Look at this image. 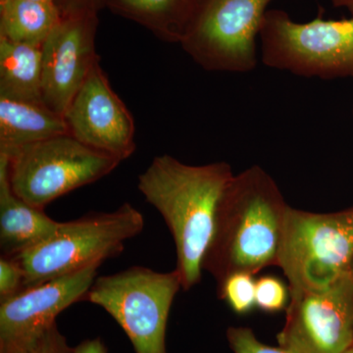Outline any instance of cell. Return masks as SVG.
I'll return each instance as SVG.
<instances>
[{
  "label": "cell",
  "instance_id": "obj_15",
  "mask_svg": "<svg viewBox=\"0 0 353 353\" xmlns=\"http://www.w3.org/2000/svg\"><path fill=\"white\" fill-rule=\"evenodd\" d=\"M116 13L136 21L168 43H181L199 0H108Z\"/></svg>",
  "mask_w": 353,
  "mask_h": 353
},
{
  "label": "cell",
  "instance_id": "obj_5",
  "mask_svg": "<svg viewBox=\"0 0 353 353\" xmlns=\"http://www.w3.org/2000/svg\"><path fill=\"white\" fill-rule=\"evenodd\" d=\"M262 63L304 78L353 79V18L299 23L268 10L260 31Z\"/></svg>",
  "mask_w": 353,
  "mask_h": 353
},
{
  "label": "cell",
  "instance_id": "obj_1",
  "mask_svg": "<svg viewBox=\"0 0 353 353\" xmlns=\"http://www.w3.org/2000/svg\"><path fill=\"white\" fill-rule=\"evenodd\" d=\"M234 176L231 165L183 163L159 155L139 176L138 189L170 230L182 290L199 284L221 201Z\"/></svg>",
  "mask_w": 353,
  "mask_h": 353
},
{
  "label": "cell",
  "instance_id": "obj_28",
  "mask_svg": "<svg viewBox=\"0 0 353 353\" xmlns=\"http://www.w3.org/2000/svg\"><path fill=\"white\" fill-rule=\"evenodd\" d=\"M352 277H353V265H352Z\"/></svg>",
  "mask_w": 353,
  "mask_h": 353
},
{
  "label": "cell",
  "instance_id": "obj_7",
  "mask_svg": "<svg viewBox=\"0 0 353 353\" xmlns=\"http://www.w3.org/2000/svg\"><path fill=\"white\" fill-rule=\"evenodd\" d=\"M4 155L14 194L43 210L55 199L109 175L121 163L69 134L41 139Z\"/></svg>",
  "mask_w": 353,
  "mask_h": 353
},
{
  "label": "cell",
  "instance_id": "obj_20",
  "mask_svg": "<svg viewBox=\"0 0 353 353\" xmlns=\"http://www.w3.org/2000/svg\"><path fill=\"white\" fill-rule=\"evenodd\" d=\"M227 340L234 353H294L283 347H274L264 345L255 336L250 328L230 327Z\"/></svg>",
  "mask_w": 353,
  "mask_h": 353
},
{
  "label": "cell",
  "instance_id": "obj_2",
  "mask_svg": "<svg viewBox=\"0 0 353 353\" xmlns=\"http://www.w3.org/2000/svg\"><path fill=\"white\" fill-rule=\"evenodd\" d=\"M289 204L270 174L253 165L225 190L203 271L217 285L236 273L278 266Z\"/></svg>",
  "mask_w": 353,
  "mask_h": 353
},
{
  "label": "cell",
  "instance_id": "obj_21",
  "mask_svg": "<svg viewBox=\"0 0 353 353\" xmlns=\"http://www.w3.org/2000/svg\"><path fill=\"white\" fill-rule=\"evenodd\" d=\"M25 272L14 256L0 259V301L13 296L24 289Z\"/></svg>",
  "mask_w": 353,
  "mask_h": 353
},
{
  "label": "cell",
  "instance_id": "obj_13",
  "mask_svg": "<svg viewBox=\"0 0 353 353\" xmlns=\"http://www.w3.org/2000/svg\"><path fill=\"white\" fill-rule=\"evenodd\" d=\"M62 222L48 217L14 194L8 176V158L0 154V246L2 255L15 256L53 236Z\"/></svg>",
  "mask_w": 353,
  "mask_h": 353
},
{
  "label": "cell",
  "instance_id": "obj_23",
  "mask_svg": "<svg viewBox=\"0 0 353 353\" xmlns=\"http://www.w3.org/2000/svg\"><path fill=\"white\" fill-rule=\"evenodd\" d=\"M108 0H60L57 3L60 12L67 11L85 10L97 12L102 4Z\"/></svg>",
  "mask_w": 353,
  "mask_h": 353
},
{
  "label": "cell",
  "instance_id": "obj_16",
  "mask_svg": "<svg viewBox=\"0 0 353 353\" xmlns=\"http://www.w3.org/2000/svg\"><path fill=\"white\" fill-rule=\"evenodd\" d=\"M41 48L0 37V97L43 102Z\"/></svg>",
  "mask_w": 353,
  "mask_h": 353
},
{
  "label": "cell",
  "instance_id": "obj_19",
  "mask_svg": "<svg viewBox=\"0 0 353 353\" xmlns=\"http://www.w3.org/2000/svg\"><path fill=\"white\" fill-rule=\"evenodd\" d=\"M256 307L264 312L275 313L287 309L290 301V288L280 279L263 276L256 280Z\"/></svg>",
  "mask_w": 353,
  "mask_h": 353
},
{
  "label": "cell",
  "instance_id": "obj_4",
  "mask_svg": "<svg viewBox=\"0 0 353 353\" xmlns=\"http://www.w3.org/2000/svg\"><path fill=\"white\" fill-rule=\"evenodd\" d=\"M352 265L353 206L331 213L290 206L278 267L290 296L326 289L352 273Z\"/></svg>",
  "mask_w": 353,
  "mask_h": 353
},
{
  "label": "cell",
  "instance_id": "obj_6",
  "mask_svg": "<svg viewBox=\"0 0 353 353\" xmlns=\"http://www.w3.org/2000/svg\"><path fill=\"white\" fill-rule=\"evenodd\" d=\"M181 289L176 270L132 266L95 279L83 301L103 308L124 330L136 353H168L167 324Z\"/></svg>",
  "mask_w": 353,
  "mask_h": 353
},
{
  "label": "cell",
  "instance_id": "obj_3",
  "mask_svg": "<svg viewBox=\"0 0 353 353\" xmlns=\"http://www.w3.org/2000/svg\"><path fill=\"white\" fill-rule=\"evenodd\" d=\"M143 228L145 218L131 203L111 212L88 213L62 222L48 240L14 256L24 269V288L118 256L126 241L139 236Z\"/></svg>",
  "mask_w": 353,
  "mask_h": 353
},
{
  "label": "cell",
  "instance_id": "obj_17",
  "mask_svg": "<svg viewBox=\"0 0 353 353\" xmlns=\"http://www.w3.org/2000/svg\"><path fill=\"white\" fill-rule=\"evenodd\" d=\"M61 19L55 2L0 0V37L41 48Z\"/></svg>",
  "mask_w": 353,
  "mask_h": 353
},
{
  "label": "cell",
  "instance_id": "obj_25",
  "mask_svg": "<svg viewBox=\"0 0 353 353\" xmlns=\"http://www.w3.org/2000/svg\"><path fill=\"white\" fill-rule=\"evenodd\" d=\"M332 2L334 6L347 9L353 15V0H332Z\"/></svg>",
  "mask_w": 353,
  "mask_h": 353
},
{
  "label": "cell",
  "instance_id": "obj_12",
  "mask_svg": "<svg viewBox=\"0 0 353 353\" xmlns=\"http://www.w3.org/2000/svg\"><path fill=\"white\" fill-rule=\"evenodd\" d=\"M99 62L94 64L63 117L69 134L122 162L136 152L134 117L114 92Z\"/></svg>",
  "mask_w": 353,
  "mask_h": 353
},
{
  "label": "cell",
  "instance_id": "obj_27",
  "mask_svg": "<svg viewBox=\"0 0 353 353\" xmlns=\"http://www.w3.org/2000/svg\"><path fill=\"white\" fill-rule=\"evenodd\" d=\"M343 353H353V347L348 348V350H345Z\"/></svg>",
  "mask_w": 353,
  "mask_h": 353
},
{
  "label": "cell",
  "instance_id": "obj_10",
  "mask_svg": "<svg viewBox=\"0 0 353 353\" xmlns=\"http://www.w3.org/2000/svg\"><path fill=\"white\" fill-rule=\"evenodd\" d=\"M101 264L24 288L0 301V353H18L38 341L62 311L85 299Z\"/></svg>",
  "mask_w": 353,
  "mask_h": 353
},
{
  "label": "cell",
  "instance_id": "obj_22",
  "mask_svg": "<svg viewBox=\"0 0 353 353\" xmlns=\"http://www.w3.org/2000/svg\"><path fill=\"white\" fill-rule=\"evenodd\" d=\"M74 350L75 347H70L66 336L55 324L38 341L18 353H74Z\"/></svg>",
  "mask_w": 353,
  "mask_h": 353
},
{
  "label": "cell",
  "instance_id": "obj_9",
  "mask_svg": "<svg viewBox=\"0 0 353 353\" xmlns=\"http://www.w3.org/2000/svg\"><path fill=\"white\" fill-rule=\"evenodd\" d=\"M281 347L294 353H343L353 347L352 273L318 292L290 296Z\"/></svg>",
  "mask_w": 353,
  "mask_h": 353
},
{
  "label": "cell",
  "instance_id": "obj_24",
  "mask_svg": "<svg viewBox=\"0 0 353 353\" xmlns=\"http://www.w3.org/2000/svg\"><path fill=\"white\" fill-rule=\"evenodd\" d=\"M74 353H108L104 343L101 339L83 341L80 345H77Z\"/></svg>",
  "mask_w": 353,
  "mask_h": 353
},
{
  "label": "cell",
  "instance_id": "obj_29",
  "mask_svg": "<svg viewBox=\"0 0 353 353\" xmlns=\"http://www.w3.org/2000/svg\"><path fill=\"white\" fill-rule=\"evenodd\" d=\"M352 114H353V108H352Z\"/></svg>",
  "mask_w": 353,
  "mask_h": 353
},
{
  "label": "cell",
  "instance_id": "obj_14",
  "mask_svg": "<svg viewBox=\"0 0 353 353\" xmlns=\"http://www.w3.org/2000/svg\"><path fill=\"white\" fill-rule=\"evenodd\" d=\"M64 134L68 129L63 116L43 102L0 97V153Z\"/></svg>",
  "mask_w": 353,
  "mask_h": 353
},
{
  "label": "cell",
  "instance_id": "obj_26",
  "mask_svg": "<svg viewBox=\"0 0 353 353\" xmlns=\"http://www.w3.org/2000/svg\"><path fill=\"white\" fill-rule=\"evenodd\" d=\"M32 1H39V2H55V0H32Z\"/></svg>",
  "mask_w": 353,
  "mask_h": 353
},
{
  "label": "cell",
  "instance_id": "obj_18",
  "mask_svg": "<svg viewBox=\"0 0 353 353\" xmlns=\"http://www.w3.org/2000/svg\"><path fill=\"white\" fill-rule=\"evenodd\" d=\"M256 280L248 273H236L217 285L218 296L238 314H246L256 307L255 301Z\"/></svg>",
  "mask_w": 353,
  "mask_h": 353
},
{
  "label": "cell",
  "instance_id": "obj_11",
  "mask_svg": "<svg viewBox=\"0 0 353 353\" xmlns=\"http://www.w3.org/2000/svg\"><path fill=\"white\" fill-rule=\"evenodd\" d=\"M97 12H61V19L41 46V99L63 116L94 64Z\"/></svg>",
  "mask_w": 353,
  "mask_h": 353
},
{
  "label": "cell",
  "instance_id": "obj_8",
  "mask_svg": "<svg viewBox=\"0 0 353 353\" xmlns=\"http://www.w3.org/2000/svg\"><path fill=\"white\" fill-rule=\"evenodd\" d=\"M273 0H199L181 46L209 72L248 73L259 63L257 38Z\"/></svg>",
  "mask_w": 353,
  "mask_h": 353
}]
</instances>
